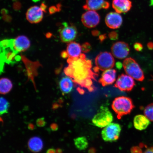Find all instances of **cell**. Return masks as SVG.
<instances>
[{"label": "cell", "instance_id": "cell-1", "mask_svg": "<svg viewBox=\"0 0 153 153\" xmlns=\"http://www.w3.org/2000/svg\"><path fill=\"white\" fill-rule=\"evenodd\" d=\"M68 62L69 65L65 68L64 72L67 76L72 78L74 83L84 87L88 79L97 81L98 74L91 70V61L86 59L83 53L78 58H69Z\"/></svg>", "mask_w": 153, "mask_h": 153}, {"label": "cell", "instance_id": "cell-2", "mask_svg": "<svg viewBox=\"0 0 153 153\" xmlns=\"http://www.w3.org/2000/svg\"><path fill=\"white\" fill-rule=\"evenodd\" d=\"M134 108V106L131 99L129 97L123 96L116 97L112 104V109L117 115L118 119L131 113Z\"/></svg>", "mask_w": 153, "mask_h": 153}, {"label": "cell", "instance_id": "cell-3", "mask_svg": "<svg viewBox=\"0 0 153 153\" xmlns=\"http://www.w3.org/2000/svg\"><path fill=\"white\" fill-rule=\"evenodd\" d=\"M123 66L126 73L133 79L139 81H143L144 80L143 72L134 59L131 57L126 59L123 61Z\"/></svg>", "mask_w": 153, "mask_h": 153}, {"label": "cell", "instance_id": "cell-4", "mask_svg": "<svg viewBox=\"0 0 153 153\" xmlns=\"http://www.w3.org/2000/svg\"><path fill=\"white\" fill-rule=\"evenodd\" d=\"M113 116L108 108L101 106L98 112L94 117L92 123L94 125L99 128H104L111 123Z\"/></svg>", "mask_w": 153, "mask_h": 153}, {"label": "cell", "instance_id": "cell-5", "mask_svg": "<svg viewBox=\"0 0 153 153\" xmlns=\"http://www.w3.org/2000/svg\"><path fill=\"white\" fill-rule=\"evenodd\" d=\"M122 128L117 123H111L105 127L101 132V136L106 142H113L119 138Z\"/></svg>", "mask_w": 153, "mask_h": 153}, {"label": "cell", "instance_id": "cell-6", "mask_svg": "<svg viewBox=\"0 0 153 153\" xmlns=\"http://www.w3.org/2000/svg\"><path fill=\"white\" fill-rule=\"evenodd\" d=\"M96 66L101 71L111 69L114 67L115 60L111 53L109 52H101L95 59Z\"/></svg>", "mask_w": 153, "mask_h": 153}, {"label": "cell", "instance_id": "cell-7", "mask_svg": "<svg viewBox=\"0 0 153 153\" xmlns=\"http://www.w3.org/2000/svg\"><path fill=\"white\" fill-rule=\"evenodd\" d=\"M63 24L64 26L59 31L60 39L63 42H71L76 37L77 30L75 26L68 25L66 23H64Z\"/></svg>", "mask_w": 153, "mask_h": 153}, {"label": "cell", "instance_id": "cell-8", "mask_svg": "<svg viewBox=\"0 0 153 153\" xmlns=\"http://www.w3.org/2000/svg\"><path fill=\"white\" fill-rule=\"evenodd\" d=\"M100 18L95 11L88 10L82 15L81 21L84 25L88 28L95 27L100 22Z\"/></svg>", "mask_w": 153, "mask_h": 153}, {"label": "cell", "instance_id": "cell-9", "mask_svg": "<svg viewBox=\"0 0 153 153\" xmlns=\"http://www.w3.org/2000/svg\"><path fill=\"white\" fill-rule=\"evenodd\" d=\"M135 85L133 78L129 75L122 74L118 76L114 86L120 91H130L133 89Z\"/></svg>", "mask_w": 153, "mask_h": 153}, {"label": "cell", "instance_id": "cell-10", "mask_svg": "<svg viewBox=\"0 0 153 153\" xmlns=\"http://www.w3.org/2000/svg\"><path fill=\"white\" fill-rule=\"evenodd\" d=\"M113 55L117 58L122 59L129 55L130 48L128 44L123 42H118L113 45L111 47Z\"/></svg>", "mask_w": 153, "mask_h": 153}, {"label": "cell", "instance_id": "cell-11", "mask_svg": "<svg viewBox=\"0 0 153 153\" xmlns=\"http://www.w3.org/2000/svg\"><path fill=\"white\" fill-rule=\"evenodd\" d=\"M43 11L40 7L34 6L28 10L26 14V19L31 24H37L43 19Z\"/></svg>", "mask_w": 153, "mask_h": 153}, {"label": "cell", "instance_id": "cell-12", "mask_svg": "<svg viewBox=\"0 0 153 153\" xmlns=\"http://www.w3.org/2000/svg\"><path fill=\"white\" fill-rule=\"evenodd\" d=\"M105 22L107 26L113 29L120 27L123 22L121 15L117 12H110L106 15Z\"/></svg>", "mask_w": 153, "mask_h": 153}, {"label": "cell", "instance_id": "cell-13", "mask_svg": "<svg viewBox=\"0 0 153 153\" xmlns=\"http://www.w3.org/2000/svg\"><path fill=\"white\" fill-rule=\"evenodd\" d=\"M110 6L109 3L105 0H86L83 8L85 10L95 11L101 9H108Z\"/></svg>", "mask_w": 153, "mask_h": 153}, {"label": "cell", "instance_id": "cell-14", "mask_svg": "<svg viewBox=\"0 0 153 153\" xmlns=\"http://www.w3.org/2000/svg\"><path fill=\"white\" fill-rule=\"evenodd\" d=\"M30 46V42L25 36H20L13 40V47L18 53L27 50Z\"/></svg>", "mask_w": 153, "mask_h": 153}, {"label": "cell", "instance_id": "cell-15", "mask_svg": "<svg viewBox=\"0 0 153 153\" xmlns=\"http://www.w3.org/2000/svg\"><path fill=\"white\" fill-rule=\"evenodd\" d=\"M112 6L116 12L121 14L129 11L132 4L130 0H113Z\"/></svg>", "mask_w": 153, "mask_h": 153}, {"label": "cell", "instance_id": "cell-16", "mask_svg": "<svg viewBox=\"0 0 153 153\" xmlns=\"http://www.w3.org/2000/svg\"><path fill=\"white\" fill-rule=\"evenodd\" d=\"M116 70L110 69L105 71L99 82L103 87L112 85L116 79Z\"/></svg>", "mask_w": 153, "mask_h": 153}, {"label": "cell", "instance_id": "cell-17", "mask_svg": "<svg viewBox=\"0 0 153 153\" xmlns=\"http://www.w3.org/2000/svg\"><path fill=\"white\" fill-rule=\"evenodd\" d=\"M133 123L135 129L139 131H143L148 128L150 122L146 116L139 114L134 118Z\"/></svg>", "mask_w": 153, "mask_h": 153}, {"label": "cell", "instance_id": "cell-18", "mask_svg": "<svg viewBox=\"0 0 153 153\" xmlns=\"http://www.w3.org/2000/svg\"><path fill=\"white\" fill-rule=\"evenodd\" d=\"M28 145L29 149L32 152H39L42 150L44 143L42 140L38 137H33L28 141Z\"/></svg>", "mask_w": 153, "mask_h": 153}, {"label": "cell", "instance_id": "cell-19", "mask_svg": "<svg viewBox=\"0 0 153 153\" xmlns=\"http://www.w3.org/2000/svg\"><path fill=\"white\" fill-rule=\"evenodd\" d=\"M82 47L79 43L71 42L68 44L67 48V52L69 58H76L79 57L81 54Z\"/></svg>", "mask_w": 153, "mask_h": 153}, {"label": "cell", "instance_id": "cell-20", "mask_svg": "<svg viewBox=\"0 0 153 153\" xmlns=\"http://www.w3.org/2000/svg\"><path fill=\"white\" fill-rule=\"evenodd\" d=\"M73 80L69 76L62 78L59 83L61 91L65 94L71 92L73 88Z\"/></svg>", "mask_w": 153, "mask_h": 153}, {"label": "cell", "instance_id": "cell-21", "mask_svg": "<svg viewBox=\"0 0 153 153\" xmlns=\"http://www.w3.org/2000/svg\"><path fill=\"white\" fill-rule=\"evenodd\" d=\"M13 88V84L10 80L7 78H1L0 81V92L6 94L10 91Z\"/></svg>", "mask_w": 153, "mask_h": 153}, {"label": "cell", "instance_id": "cell-22", "mask_svg": "<svg viewBox=\"0 0 153 153\" xmlns=\"http://www.w3.org/2000/svg\"><path fill=\"white\" fill-rule=\"evenodd\" d=\"M74 144L78 150H84L88 146V142L85 137H80L74 139Z\"/></svg>", "mask_w": 153, "mask_h": 153}, {"label": "cell", "instance_id": "cell-23", "mask_svg": "<svg viewBox=\"0 0 153 153\" xmlns=\"http://www.w3.org/2000/svg\"><path fill=\"white\" fill-rule=\"evenodd\" d=\"M0 114L1 115L7 114L8 112L9 108L10 106L9 101L4 97H1L0 99Z\"/></svg>", "mask_w": 153, "mask_h": 153}, {"label": "cell", "instance_id": "cell-24", "mask_svg": "<svg viewBox=\"0 0 153 153\" xmlns=\"http://www.w3.org/2000/svg\"><path fill=\"white\" fill-rule=\"evenodd\" d=\"M144 115L151 121L153 122V103L149 104L145 107L143 111Z\"/></svg>", "mask_w": 153, "mask_h": 153}, {"label": "cell", "instance_id": "cell-25", "mask_svg": "<svg viewBox=\"0 0 153 153\" xmlns=\"http://www.w3.org/2000/svg\"><path fill=\"white\" fill-rule=\"evenodd\" d=\"M36 124L38 127H43L46 125L47 122H46L45 118L42 117L38 118L36 120Z\"/></svg>", "mask_w": 153, "mask_h": 153}, {"label": "cell", "instance_id": "cell-26", "mask_svg": "<svg viewBox=\"0 0 153 153\" xmlns=\"http://www.w3.org/2000/svg\"><path fill=\"white\" fill-rule=\"evenodd\" d=\"M82 51L84 53H88L91 50V45L89 43L86 42L82 45Z\"/></svg>", "mask_w": 153, "mask_h": 153}, {"label": "cell", "instance_id": "cell-27", "mask_svg": "<svg viewBox=\"0 0 153 153\" xmlns=\"http://www.w3.org/2000/svg\"><path fill=\"white\" fill-rule=\"evenodd\" d=\"M60 7V6L59 5H57V7L53 6L50 7L49 9L50 14H53L57 11H60L61 10Z\"/></svg>", "mask_w": 153, "mask_h": 153}, {"label": "cell", "instance_id": "cell-28", "mask_svg": "<svg viewBox=\"0 0 153 153\" xmlns=\"http://www.w3.org/2000/svg\"><path fill=\"white\" fill-rule=\"evenodd\" d=\"M108 36L111 40H114V41L117 40L118 38V34L115 31L110 32L108 34Z\"/></svg>", "mask_w": 153, "mask_h": 153}, {"label": "cell", "instance_id": "cell-29", "mask_svg": "<svg viewBox=\"0 0 153 153\" xmlns=\"http://www.w3.org/2000/svg\"><path fill=\"white\" fill-rule=\"evenodd\" d=\"M131 153H143L142 150L140 147L134 146L131 149Z\"/></svg>", "mask_w": 153, "mask_h": 153}, {"label": "cell", "instance_id": "cell-30", "mask_svg": "<svg viewBox=\"0 0 153 153\" xmlns=\"http://www.w3.org/2000/svg\"><path fill=\"white\" fill-rule=\"evenodd\" d=\"M134 48L137 51H141L142 50L143 46L142 45L139 43H136L134 45Z\"/></svg>", "mask_w": 153, "mask_h": 153}, {"label": "cell", "instance_id": "cell-31", "mask_svg": "<svg viewBox=\"0 0 153 153\" xmlns=\"http://www.w3.org/2000/svg\"><path fill=\"white\" fill-rule=\"evenodd\" d=\"M50 128L51 131H56L59 129V126L56 123H53L51 124Z\"/></svg>", "mask_w": 153, "mask_h": 153}, {"label": "cell", "instance_id": "cell-32", "mask_svg": "<svg viewBox=\"0 0 153 153\" xmlns=\"http://www.w3.org/2000/svg\"><path fill=\"white\" fill-rule=\"evenodd\" d=\"M21 4L18 2H16L14 4H13V7H14V9L15 10H19L21 8Z\"/></svg>", "mask_w": 153, "mask_h": 153}, {"label": "cell", "instance_id": "cell-33", "mask_svg": "<svg viewBox=\"0 0 153 153\" xmlns=\"http://www.w3.org/2000/svg\"><path fill=\"white\" fill-rule=\"evenodd\" d=\"M28 128L30 131H34L36 128V126L33 123H29L28 124Z\"/></svg>", "mask_w": 153, "mask_h": 153}, {"label": "cell", "instance_id": "cell-34", "mask_svg": "<svg viewBox=\"0 0 153 153\" xmlns=\"http://www.w3.org/2000/svg\"><path fill=\"white\" fill-rule=\"evenodd\" d=\"M47 6L46 5L45 3H42L41 4L40 8H41L42 10L45 13H47Z\"/></svg>", "mask_w": 153, "mask_h": 153}, {"label": "cell", "instance_id": "cell-35", "mask_svg": "<svg viewBox=\"0 0 153 153\" xmlns=\"http://www.w3.org/2000/svg\"><path fill=\"white\" fill-rule=\"evenodd\" d=\"M107 36L106 34H103L99 36V39L101 42H102L106 39Z\"/></svg>", "mask_w": 153, "mask_h": 153}, {"label": "cell", "instance_id": "cell-36", "mask_svg": "<svg viewBox=\"0 0 153 153\" xmlns=\"http://www.w3.org/2000/svg\"><path fill=\"white\" fill-rule=\"evenodd\" d=\"M143 153H153V146L147 148Z\"/></svg>", "mask_w": 153, "mask_h": 153}, {"label": "cell", "instance_id": "cell-37", "mask_svg": "<svg viewBox=\"0 0 153 153\" xmlns=\"http://www.w3.org/2000/svg\"><path fill=\"white\" fill-rule=\"evenodd\" d=\"M1 14L4 15H6L8 14V11L5 9H3L1 11Z\"/></svg>", "mask_w": 153, "mask_h": 153}, {"label": "cell", "instance_id": "cell-38", "mask_svg": "<svg viewBox=\"0 0 153 153\" xmlns=\"http://www.w3.org/2000/svg\"><path fill=\"white\" fill-rule=\"evenodd\" d=\"M46 153H56V151L55 149L51 148L48 149Z\"/></svg>", "mask_w": 153, "mask_h": 153}, {"label": "cell", "instance_id": "cell-39", "mask_svg": "<svg viewBox=\"0 0 153 153\" xmlns=\"http://www.w3.org/2000/svg\"><path fill=\"white\" fill-rule=\"evenodd\" d=\"M92 34L93 36H97L100 34V32L98 30H94L92 32Z\"/></svg>", "mask_w": 153, "mask_h": 153}, {"label": "cell", "instance_id": "cell-40", "mask_svg": "<svg viewBox=\"0 0 153 153\" xmlns=\"http://www.w3.org/2000/svg\"><path fill=\"white\" fill-rule=\"evenodd\" d=\"M3 18L4 20L8 21V22L11 20V17L7 15H4L3 16Z\"/></svg>", "mask_w": 153, "mask_h": 153}, {"label": "cell", "instance_id": "cell-41", "mask_svg": "<svg viewBox=\"0 0 153 153\" xmlns=\"http://www.w3.org/2000/svg\"><path fill=\"white\" fill-rule=\"evenodd\" d=\"M116 66L118 69H120L122 68V65L120 62H117L116 63Z\"/></svg>", "mask_w": 153, "mask_h": 153}, {"label": "cell", "instance_id": "cell-42", "mask_svg": "<svg viewBox=\"0 0 153 153\" xmlns=\"http://www.w3.org/2000/svg\"><path fill=\"white\" fill-rule=\"evenodd\" d=\"M56 153H62V149L60 148L57 149L56 150Z\"/></svg>", "mask_w": 153, "mask_h": 153}, {"label": "cell", "instance_id": "cell-43", "mask_svg": "<svg viewBox=\"0 0 153 153\" xmlns=\"http://www.w3.org/2000/svg\"><path fill=\"white\" fill-rule=\"evenodd\" d=\"M78 91L80 94H83L84 92H85V91H84L82 89H80V88H79Z\"/></svg>", "mask_w": 153, "mask_h": 153}, {"label": "cell", "instance_id": "cell-44", "mask_svg": "<svg viewBox=\"0 0 153 153\" xmlns=\"http://www.w3.org/2000/svg\"><path fill=\"white\" fill-rule=\"evenodd\" d=\"M34 2H37L39 1V0H32Z\"/></svg>", "mask_w": 153, "mask_h": 153}, {"label": "cell", "instance_id": "cell-45", "mask_svg": "<svg viewBox=\"0 0 153 153\" xmlns=\"http://www.w3.org/2000/svg\"><path fill=\"white\" fill-rule=\"evenodd\" d=\"M13 1H17V0H13Z\"/></svg>", "mask_w": 153, "mask_h": 153}]
</instances>
